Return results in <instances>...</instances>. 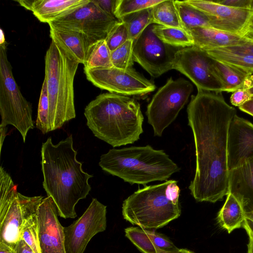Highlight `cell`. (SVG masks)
Here are the masks:
<instances>
[{
    "instance_id": "1",
    "label": "cell",
    "mask_w": 253,
    "mask_h": 253,
    "mask_svg": "<svg viewBox=\"0 0 253 253\" xmlns=\"http://www.w3.org/2000/svg\"><path fill=\"white\" fill-rule=\"evenodd\" d=\"M236 112L221 92L199 89L191 97L187 113L194 139L196 170L189 189L198 202L214 203L228 194V131Z\"/></svg>"
},
{
    "instance_id": "2",
    "label": "cell",
    "mask_w": 253,
    "mask_h": 253,
    "mask_svg": "<svg viewBox=\"0 0 253 253\" xmlns=\"http://www.w3.org/2000/svg\"><path fill=\"white\" fill-rule=\"evenodd\" d=\"M77 154L72 135L57 144L49 137L41 149L43 187L55 203L58 215L65 219L77 217L76 204L91 190L88 180L93 175L83 170Z\"/></svg>"
},
{
    "instance_id": "3",
    "label": "cell",
    "mask_w": 253,
    "mask_h": 253,
    "mask_svg": "<svg viewBox=\"0 0 253 253\" xmlns=\"http://www.w3.org/2000/svg\"><path fill=\"white\" fill-rule=\"evenodd\" d=\"M84 115L94 136L113 147L133 143L143 132L140 104L128 96L100 94L85 107Z\"/></svg>"
},
{
    "instance_id": "4",
    "label": "cell",
    "mask_w": 253,
    "mask_h": 253,
    "mask_svg": "<svg viewBox=\"0 0 253 253\" xmlns=\"http://www.w3.org/2000/svg\"><path fill=\"white\" fill-rule=\"evenodd\" d=\"M99 165L131 184L167 181L180 169L163 150L148 145L110 149L101 155Z\"/></svg>"
},
{
    "instance_id": "5",
    "label": "cell",
    "mask_w": 253,
    "mask_h": 253,
    "mask_svg": "<svg viewBox=\"0 0 253 253\" xmlns=\"http://www.w3.org/2000/svg\"><path fill=\"white\" fill-rule=\"evenodd\" d=\"M79 62L51 40L45 55V77L49 100L48 131L76 117L74 80Z\"/></svg>"
},
{
    "instance_id": "6",
    "label": "cell",
    "mask_w": 253,
    "mask_h": 253,
    "mask_svg": "<svg viewBox=\"0 0 253 253\" xmlns=\"http://www.w3.org/2000/svg\"><path fill=\"white\" fill-rule=\"evenodd\" d=\"M179 194L180 188L175 180L146 186L124 201L123 217L143 229L163 227L180 215Z\"/></svg>"
},
{
    "instance_id": "7",
    "label": "cell",
    "mask_w": 253,
    "mask_h": 253,
    "mask_svg": "<svg viewBox=\"0 0 253 253\" xmlns=\"http://www.w3.org/2000/svg\"><path fill=\"white\" fill-rule=\"evenodd\" d=\"M0 183V242L14 248L20 240L23 225L37 213L44 197H28L18 192L17 185L1 166Z\"/></svg>"
},
{
    "instance_id": "8",
    "label": "cell",
    "mask_w": 253,
    "mask_h": 253,
    "mask_svg": "<svg viewBox=\"0 0 253 253\" xmlns=\"http://www.w3.org/2000/svg\"><path fill=\"white\" fill-rule=\"evenodd\" d=\"M7 43L1 30L0 41V126H14L24 142L28 132L34 128L32 107L23 96L12 71L7 55Z\"/></svg>"
},
{
    "instance_id": "9",
    "label": "cell",
    "mask_w": 253,
    "mask_h": 253,
    "mask_svg": "<svg viewBox=\"0 0 253 253\" xmlns=\"http://www.w3.org/2000/svg\"><path fill=\"white\" fill-rule=\"evenodd\" d=\"M193 90L187 80L170 78L153 96L147 107L148 123L152 126L154 134L161 136L164 130L176 118L187 103Z\"/></svg>"
},
{
    "instance_id": "10",
    "label": "cell",
    "mask_w": 253,
    "mask_h": 253,
    "mask_svg": "<svg viewBox=\"0 0 253 253\" xmlns=\"http://www.w3.org/2000/svg\"><path fill=\"white\" fill-rule=\"evenodd\" d=\"M173 69L188 77L198 90L224 91L215 59L199 47L192 46L179 48L175 54Z\"/></svg>"
},
{
    "instance_id": "11",
    "label": "cell",
    "mask_w": 253,
    "mask_h": 253,
    "mask_svg": "<svg viewBox=\"0 0 253 253\" xmlns=\"http://www.w3.org/2000/svg\"><path fill=\"white\" fill-rule=\"evenodd\" d=\"M179 49L162 41L154 32V24L149 25L133 40L132 56L151 76L157 78L173 69L175 54Z\"/></svg>"
},
{
    "instance_id": "12",
    "label": "cell",
    "mask_w": 253,
    "mask_h": 253,
    "mask_svg": "<svg viewBox=\"0 0 253 253\" xmlns=\"http://www.w3.org/2000/svg\"><path fill=\"white\" fill-rule=\"evenodd\" d=\"M86 79L102 89L126 96H140L153 91L154 83L134 69H121L114 67L85 69Z\"/></svg>"
},
{
    "instance_id": "13",
    "label": "cell",
    "mask_w": 253,
    "mask_h": 253,
    "mask_svg": "<svg viewBox=\"0 0 253 253\" xmlns=\"http://www.w3.org/2000/svg\"><path fill=\"white\" fill-rule=\"evenodd\" d=\"M120 21L102 11L93 0H89L48 25L80 31L98 41L105 40L111 30Z\"/></svg>"
},
{
    "instance_id": "14",
    "label": "cell",
    "mask_w": 253,
    "mask_h": 253,
    "mask_svg": "<svg viewBox=\"0 0 253 253\" xmlns=\"http://www.w3.org/2000/svg\"><path fill=\"white\" fill-rule=\"evenodd\" d=\"M107 207L93 198L83 215L64 227L66 253H84L93 236L107 227Z\"/></svg>"
},
{
    "instance_id": "15",
    "label": "cell",
    "mask_w": 253,
    "mask_h": 253,
    "mask_svg": "<svg viewBox=\"0 0 253 253\" xmlns=\"http://www.w3.org/2000/svg\"><path fill=\"white\" fill-rule=\"evenodd\" d=\"M51 197L44 198L37 211L38 237L41 253H66L64 227Z\"/></svg>"
},
{
    "instance_id": "16",
    "label": "cell",
    "mask_w": 253,
    "mask_h": 253,
    "mask_svg": "<svg viewBox=\"0 0 253 253\" xmlns=\"http://www.w3.org/2000/svg\"><path fill=\"white\" fill-rule=\"evenodd\" d=\"M185 1L208 16L211 28L239 35L252 11L227 6L219 3L216 1Z\"/></svg>"
},
{
    "instance_id": "17",
    "label": "cell",
    "mask_w": 253,
    "mask_h": 253,
    "mask_svg": "<svg viewBox=\"0 0 253 253\" xmlns=\"http://www.w3.org/2000/svg\"><path fill=\"white\" fill-rule=\"evenodd\" d=\"M253 158V124L237 114L232 119L227 137L229 171Z\"/></svg>"
},
{
    "instance_id": "18",
    "label": "cell",
    "mask_w": 253,
    "mask_h": 253,
    "mask_svg": "<svg viewBox=\"0 0 253 253\" xmlns=\"http://www.w3.org/2000/svg\"><path fill=\"white\" fill-rule=\"evenodd\" d=\"M228 193L241 203L246 216H253V158L229 170Z\"/></svg>"
},
{
    "instance_id": "19",
    "label": "cell",
    "mask_w": 253,
    "mask_h": 253,
    "mask_svg": "<svg viewBox=\"0 0 253 253\" xmlns=\"http://www.w3.org/2000/svg\"><path fill=\"white\" fill-rule=\"evenodd\" d=\"M50 37L79 62L84 64L94 44L97 42L76 30L49 26Z\"/></svg>"
},
{
    "instance_id": "20",
    "label": "cell",
    "mask_w": 253,
    "mask_h": 253,
    "mask_svg": "<svg viewBox=\"0 0 253 253\" xmlns=\"http://www.w3.org/2000/svg\"><path fill=\"white\" fill-rule=\"evenodd\" d=\"M186 32L193 40V46L204 50L241 45L252 42L239 34L211 27H196Z\"/></svg>"
},
{
    "instance_id": "21",
    "label": "cell",
    "mask_w": 253,
    "mask_h": 253,
    "mask_svg": "<svg viewBox=\"0 0 253 253\" xmlns=\"http://www.w3.org/2000/svg\"><path fill=\"white\" fill-rule=\"evenodd\" d=\"M126 236L143 253H160L177 250L165 235L140 227H129L125 229Z\"/></svg>"
},
{
    "instance_id": "22",
    "label": "cell",
    "mask_w": 253,
    "mask_h": 253,
    "mask_svg": "<svg viewBox=\"0 0 253 253\" xmlns=\"http://www.w3.org/2000/svg\"><path fill=\"white\" fill-rule=\"evenodd\" d=\"M89 0H31L29 10L41 22L49 23L73 11Z\"/></svg>"
},
{
    "instance_id": "23",
    "label": "cell",
    "mask_w": 253,
    "mask_h": 253,
    "mask_svg": "<svg viewBox=\"0 0 253 253\" xmlns=\"http://www.w3.org/2000/svg\"><path fill=\"white\" fill-rule=\"evenodd\" d=\"M245 218L246 214L241 203L232 194L228 193L217 214L219 226L230 233L242 227Z\"/></svg>"
},
{
    "instance_id": "24",
    "label": "cell",
    "mask_w": 253,
    "mask_h": 253,
    "mask_svg": "<svg viewBox=\"0 0 253 253\" xmlns=\"http://www.w3.org/2000/svg\"><path fill=\"white\" fill-rule=\"evenodd\" d=\"M215 60L233 65L253 74V55L228 47L205 50Z\"/></svg>"
},
{
    "instance_id": "25",
    "label": "cell",
    "mask_w": 253,
    "mask_h": 253,
    "mask_svg": "<svg viewBox=\"0 0 253 253\" xmlns=\"http://www.w3.org/2000/svg\"><path fill=\"white\" fill-rule=\"evenodd\" d=\"M174 2L182 27L186 31L196 27H211L209 18L203 12L185 0H174Z\"/></svg>"
},
{
    "instance_id": "26",
    "label": "cell",
    "mask_w": 253,
    "mask_h": 253,
    "mask_svg": "<svg viewBox=\"0 0 253 253\" xmlns=\"http://www.w3.org/2000/svg\"><path fill=\"white\" fill-rule=\"evenodd\" d=\"M215 64L224 85V91L233 92L243 87L251 74L233 65L215 60Z\"/></svg>"
},
{
    "instance_id": "27",
    "label": "cell",
    "mask_w": 253,
    "mask_h": 253,
    "mask_svg": "<svg viewBox=\"0 0 253 253\" xmlns=\"http://www.w3.org/2000/svg\"><path fill=\"white\" fill-rule=\"evenodd\" d=\"M153 24L182 28L174 0H163L152 7Z\"/></svg>"
},
{
    "instance_id": "28",
    "label": "cell",
    "mask_w": 253,
    "mask_h": 253,
    "mask_svg": "<svg viewBox=\"0 0 253 253\" xmlns=\"http://www.w3.org/2000/svg\"><path fill=\"white\" fill-rule=\"evenodd\" d=\"M154 32L162 41L171 46L182 48L194 45L191 37L183 29L154 24Z\"/></svg>"
},
{
    "instance_id": "29",
    "label": "cell",
    "mask_w": 253,
    "mask_h": 253,
    "mask_svg": "<svg viewBox=\"0 0 253 253\" xmlns=\"http://www.w3.org/2000/svg\"><path fill=\"white\" fill-rule=\"evenodd\" d=\"M121 21L126 25L129 40L133 41L147 27L153 24L152 7L127 15Z\"/></svg>"
},
{
    "instance_id": "30",
    "label": "cell",
    "mask_w": 253,
    "mask_h": 253,
    "mask_svg": "<svg viewBox=\"0 0 253 253\" xmlns=\"http://www.w3.org/2000/svg\"><path fill=\"white\" fill-rule=\"evenodd\" d=\"M111 52L105 40L97 41L91 49L84 64V68H105L113 67Z\"/></svg>"
},
{
    "instance_id": "31",
    "label": "cell",
    "mask_w": 253,
    "mask_h": 253,
    "mask_svg": "<svg viewBox=\"0 0 253 253\" xmlns=\"http://www.w3.org/2000/svg\"><path fill=\"white\" fill-rule=\"evenodd\" d=\"M163 0H116L114 15L119 20L126 16L152 7Z\"/></svg>"
},
{
    "instance_id": "32",
    "label": "cell",
    "mask_w": 253,
    "mask_h": 253,
    "mask_svg": "<svg viewBox=\"0 0 253 253\" xmlns=\"http://www.w3.org/2000/svg\"><path fill=\"white\" fill-rule=\"evenodd\" d=\"M133 43V41L129 39L111 51V59L113 67L121 69L132 68L134 62L132 56Z\"/></svg>"
},
{
    "instance_id": "33",
    "label": "cell",
    "mask_w": 253,
    "mask_h": 253,
    "mask_svg": "<svg viewBox=\"0 0 253 253\" xmlns=\"http://www.w3.org/2000/svg\"><path fill=\"white\" fill-rule=\"evenodd\" d=\"M23 240L35 253H41L40 247L37 213L28 218L20 232V240Z\"/></svg>"
},
{
    "instance_id": "34",
    "label": "cell",
    "mask_w": 253,
    "mask_h": 253,
    "mask_svg": "<svg viewBox=\"0 0 253 253\" xmlns=\"http://www.w3.org/2000/svg\"><path fill=\"white\" fill-rule=\"evenodd\" d=\"M49 113V100L46 85L43 80L41 89L38 109V115L36 122V127L43 134L48 132V118Z\"/></svg>"
},
{
    "instance_id": "35",
    "label": "cell",
    "mask_w": 253,
    "mask_h": 253,
    "mask_svg": "<svg viewBox=\"0 0 253 253\" xmlns=\"http://www.w3.org/2000/svg\"><path fill=\"white\" fill-rule=\"evenodd\" d=\"M126 24L120 21L111 30L105 39L107 45L111 51L117 49L129 40Z\"/></svg>"
},
{
    "instance_id": "36",
    "label": "cell",
    "mask_w": 253,
    "mask_h": 253,
    "mask_svg": "<svg viewBox=\"0 0 253 253\" xmlns=\"http://www.w3.org/2000/svg\"><path fill=\"white\" fill-rule=\"evenodd\" d=\"M253 96L247 89L242 87L232 92L230 97L232 105L236 107H240L250 101Z\"/></svg>"
},
{
    "instance_id": "37",
    "label": "cell",
    "mask_w": 253,
    "mask_h": 253,
    "mask_svg": "<svg viewBox=\"0 0 253 253\" xmlns=\"http://www.w3.org/2000/svg\"><path fill=\"white\" fill-rule=\"evenodd\" d=\"M216 1L221 4L235 8L253 9V0H223Z\"/></svg>"
},
{
    "instance_id": "38",
    "label": "cell",
    "mask_w": 253,
    "mask_h": 253,
    "mask_svg": "<svg viewBox=\"0 0 253 253\" xmlns=\"http://www.w3.org/2000/svg\"><path fill=\"white\" fill-rule=\"evenodd\" d=\"M94 2L104 12L114 17L116 0H93Z\"/></svg>"
},
{
    "instance_id": "39",
    "label": "cell",
    "mask_w": 253,
    "mask_h": 253,
    "mask_svg": "<svg viewBox=\"0 0 253 253\" xmlns=\"http://www.w3.org/2000/svg\"><path fill=\"white\" fill-rule=\"evenodd\" d=\"M240 35L246 39L253 42V9Z\"/></svg>"
},
{
    "instance_id": "40",
    "label": "cell",
    "mask_w": 253,
    "mask_h": 253,
    "mask_svg": "<svg viewBox=\"0 0 253 253\" xmlns=\"http://www.w3.org/2000/svg\"><path fill=\"white\" fill-rule=\"evenodd\" d=\"M228 48L237 51L250 53L253 55V42H250L243 45L228 47Z\"/></svg>"
},
{
    "instance_id": "41",
    "label": "cell",
    "mask_w": 253,
    "mask_h": 253,
    "mask_svg": "<svg viewBox=\"0 0 253 253\" xmlns=\"http://www.w3.org/2000/svg\"><path fill=\"white\" fill-rule=\"evenodd\" d=\"M242 227L246 231L249 237L253 238V216H246Z\"/></svg>"
},
{
    "instance_id": "42",
    "label": "cell",
    "mask_w": 253,
    "mask_h": 253,
    "mask_svg": "<svg viewBox=\"0 0 253 253\" xmlns=\"http://www.w3.org/2000/svg\"><path fill=\"white\" fill-rule=\"evenodd\" d=\"M16 253H35L23 240H20L14 247Z\"/></svg>"
},
{
    "instance_id": "43",
    "label": "cell",
    "mask_w": 253,
    "mask_h": 253,
    "mask_svg": "<svg viewBox=\"0 0 253 253\" xmlns=\"http://www.w3.org/2000/svg\"><path fill=\"white\" fill-rule=\"evenodd\" d=\"M239 109L253 117V97L250 101L239 107Z\"/></svg>"
},
{
    "instance_id": "44",
    "label": "cell",
    "mask_w": 253,
    "mask_h": 253,
    "mask_svg": "<svg viewBox=\"0 0 253 253\" xmlns=\"http://www.w3.org/2000/svg\"><path fill=\"white\" fill-rule=\"evenodd\" d=\"M0 253H16L14 248L0 242Z\"/></svg>"
},
{
    "instance_id": "45",
    "label": "cell",
    "mask_w": 253,
    "mask_h": 253,
    "mask_svg": "<svg viewBox=\"0 0 253 253\" xmlns=\"http://www.w3.org/2000/svg\"><path fill=\"white\" fill-rule=\"evenodd\" d=\"M7 131V128L6 126H0V152L2 149V146L3 144V142L4 141V139L5 137Z\"/></svg>"
},
{
    "instance_id": "46",
    "label": "cell",
    "mask_w": 253,
    "mask_h": 253,
    "mask_svg": "<svg viewBox=\"0 0 253 253\" xmlns=\"http://www.w3.org/2000/svg\"><path fill=\"white\" fill-rule=\"evenodd\" d=\"M160 253H195L192 251H191L189 250H187L185 249H178L177 250L172 251V252H162L161 251Z\"/></svg>"
},
{
    "instance_id": "47",
    "label": "cell",
    "mask_w": 253,
    "mask_h": 253,
    "mask_svg": "<svg viewBox=\"0 0 253 253\" xmlns=\"http://www.w3.org/2000/svg\"><path fill=\"white\" fill-rule=\"evenodd\" d=\"M249 237V243L248 244L247 253H253V238Z\"/></svg>"
}]
</instances>
